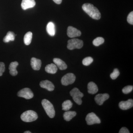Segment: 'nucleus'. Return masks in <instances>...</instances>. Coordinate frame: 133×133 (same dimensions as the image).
Wrapping results in <instances>:
<instances>
[{
	"instance_id": "nucleus-1",
	"label": "nucleus",
	"mask_w": 133,
	"mask_h": 133,
	"mask_svg": "<svg viewBox=\"0 0 133 133\" xmlns=\"http://www.w3.org/2000/svg\"><path fill=\"white\" fill-rule=\"evenodd\" d=\"M82 8L92 19L99 20L101 17V14L98 10L91 3H85L82 6Z\"/></svg>"
},
{
	"instance_id": "nucleus-2",
	"label": "nucleus",
	"mask_w": 133,
	"mask_h": 133,
	"mask_svg": "<svg viewBox=\"0 0 133 133\" xmlns=\"http://www.w3.org/2000/svg\"><path fill=\"white\" fill-rule=\"evenodd\" d=\"M21 118L22 120L24 122H32L37 119L38 115L34 111L28 110L22 114Z\"/></svg>"
},
{
	"instance_id": "nucleus-3",
	"label": "nucleus",
	"mask_w": 133,
	"mask_h": 133,
	"mask_svg": "<svg viewBox=\"0 0 133 133\" xmlns=\"http://www.w3.org/2000/svg\"><path fill=\"white\" fill-rule=\"evenodd\" d=\"M42 104L48 116L51 118H54L55 115V111L52 104L46 99H43Z\"/></svg>"
},
{
	"instance_id": "nucleus-4",
	"label": "nucleus",
	"mask_w": 133,
	"mask_h": 133,
	"mask_svg": "<svg viewBox=\"0 0 133 133\" xmlns=\"http://www.w3.org/2000/svg\"><path fill=\"white\" fill-rule=\"evenodd\" d=\"M70 94L73 98L74 102H76L77 104L81 105L82 103L81 99L84 96L83 93L79 91L78 88H74L70 92Z\"/></svg>"
},
{
	"instance_id": "nucleus-5",
	"label": "nucleus",
	"mask_w": 133,
	"mask_h": 133,
	"mask_svg": "<svg viewBox=\"0 0 133 133\" xmlns=\"http://www.w3.org/2000/svg\"><path fill=\"white\" fill-rule=\"evenodd\" d=\"M83 45V42L82 40L73 38L68 41L67 48L69 50H72L76 49H81Z\"/></svg>"
},
{
	"instance_id": "nucleus-6",
	"label": "nucleus",
	"mask_w": 133,
	"mask_h": 133,
	"mask_svg": "<svg viewBox=\"0 0 133 133\" xmlns=\"http://www.w3.org/2000/svg\"><path fill=\"white\" fill-rule=\"evenodd\" d=\"M76 79V76L73 73H67L62 78L61 83L63 85H68L74 83Z\"/></svg>"
},
{
	"instance_id": "nucleus-7",
	"label": "nucleus",
	"mask_w": 133,
	"mask_h": 133,
	"mask_svg": "<svg viewBox=\"0 0 133 133\" xmlns=\"http://www.w3.org/2000/svg\"><path fill=\"white\" fill-rule=\"evenodd\" d=\"M87 123L89 125L94 124H99L101 123L100 119L95 113L91 112L87 115L85 118Z\"/></svg>"
},
{
	"instance_id": "nucleus-8",
	"label": "nucleus",
	"mask_w": 133,
	"mask_h": 133,
	"mask_svg": "<svg viewBox=\"0 0 133 133\" xmlns=\"http://www.w3.org/2000/svg\"><path fill=\"white\" fill-rule=\"evenodd\" d=\"M17 95L19 97L24 98L26 99H30L34 96L33 92L30 88H23L18 92Z\"/></svg>"
},
{
	"instance_id": "nucleus-9",
	"label": "nucleus",
	"mask_w": 133,
	"mask_h": 133,
	"mask_svg": "<svg viewBox=\"0 0 133 133\" xmlns=\"http://www.w3.org/2000/svg\"><path fill=\"white\" fill-rule=\"evenodd\" d=\"M67 35L69 37L74 38L81 35V31L72 26H69L67 28Z\"/></svg>"
},
{
	"instance_id": "nucleus-10",
	"label": "nucleus",
	"mask_w": 133,
	"mask_h": 133,
	"mask_svg": "<svg viewBox=\"0 0 133 133\" xmlns=\"http://www.w3.org/2000/svg\"><path fill=\"white\" fill-rule=\"evenodd\" d=\"M109 95L107 93L99 94L95 96V100L97 104L101 105L104 101L109 99Z\"/></svg>"
},
{
	"instance_id": "nucleus-11",
	"label": "nucleus",
	"mask_w": 133,
	"mask_h": 133,
	"mask_svg": "<svg viewBox=\"0 0 133 133\" xmlns=\"http://www.w3.org/2000/svg\"><path fill=\"white\" fill-rule=\"evenodd\" d=\"M119 106L121 109L127 110L133 107V100L130 99L127 101H122L119 103Z\"/></svg>"
},
{
	"instance_id": "nucleus-12",
	"label": "nucleus",
	"mask_w": 133,
	"mask_h": 133,
	"mask_svg": "<svg viewBox=\"0 0 133 133\" xmlns=\"http://www.w3.org/2000/svg\"><path fill=\"white\" fill-rule=\"evenodd\" d=\"M35 0H22L21 3L22 8L24 10L33 8L35 6Z\"/></svg>"
},
{
	"instance_id": "nucleus-13",
	"label": "nucleus",
	"mask_w": 133,
	"mask_h": 133,
	"mask_svg": "<svg viewBox=\"0 0 133 133\" xmlns=\"http://www.w3.org/2000/svg\"><path fill=\"white\" fill-rule=\"evenodd\" d=\"M40 85L42 88H45L50 91H52L55 89V86L51 81L46 80L41 81Z\"/></svg>"
},
{
	"instance_id": "nucleus-14",
	"label": "nucleus",
	"mask_w": 133,
	"mask_h": 133,
	"mask_svg": "<svg viewBox=\"0 0 133 133\" xmlns=\"http://www.w3.org/2000/svg\"><path fill=\"white\" fill-rule=\"evenodd\" d=\"M31 65L33 70H39L41 69L42 62L41 59L32 57L31 59Z\"/></svg>"
},
{
	"instance_id": "nucleus-15",
	"label": "nucleus",
	"mask_w": 133,
	"mask_h": 133,
	"mask_svg": "<svg viewBox=\"0 0 133 133\" xmlns=\"http://www.w3.org/2000/svg\"><path fill=\"white\" fill-rule=\"evenodd\" d=\"M53 62L55 64L60 70H66L67 68V66L65 63L62 59L59 58H54L53 60Z\"/></svg>"
},
{
	"instance_id": "nucleus-16",
	"label": "nucleus",
	"mask_w": 133,
	"mask_h": 133,
	"mask_svg": "<svg viewBox=\"0 0 133 133\" xmlns=\"http://www.w3.org/2000/svg\"><path fill=\"white\" fill-rule=\"evenodd\" d=\"M88 91L90 94H94L98 91L97 86L93 82H90L88 84Z\"/></svg>"
},
{
	"instance_id": "nucleus-17",
	"label": "nucleus",
	"mask_w": 133,
	"mask_h": 133,
	"mask_svg": "<svg viewBox=\"0 0 133 133\" xmlns=\"http://www.w3.org/2000/svg\"><path fill=\"white\" fill-rule=\"evenodd\" d=\"M19 65L18 62H12L10 64L9 70L10 74L12 76H16L18 74V72L16 70V68Z\"/></svg>"
},
{
	"instance_id": "nucleus-18",
	"label": "nucleus",
	"mask_w": 133,
	"mask_h": 133,
	"mask_svg": "<svg viewBox=\"0 0 133 133\" xmlns=\"http://www.w3.org/2000/svg\"><path fill=\"white\" fill-rule=\"evenodd\" d=\"M45 69V71L50 74H55L57 71V66L56 64L53 63L46 65Z\"/></svg>"
},
{
	"instance_id": "nucleus-19",
	"label": "nucleus",
	"mask_w": 133,
	"mask_h": 133,
	"mask_svg": "<svg viewBox=\"0 0 133 133\" xmlns=\"http://www.w3.org/2000/svg\"><path fill=\"white\" fill-rule=\"evenodd\" d=\"M46 30L49 35L54 36L55 35V24L52 22H50L48 23L46 27Z\"/></svg>"
},
{
	"instance_id": "nucleus-20",
	"label": "nucleus",
	"mask_w": 133,
	"mask_h": 133,
	"mask_svg": "<svg viewBox=\"0 0 133 133\" xmlns=\"http://www.w3.org/2000/svg\"><path fill=\"white\" fill-rule=\"evenodd\" d=\"M77 113L74 111H68L65 112L63 114V118L66 121H69L71 120L72 118L76 116Z\"/></svg>"
},
{
	"instance_id": "nucleus-21",
	"label": "nucleus",
	"mask_w": 133,
	"mask_h": 133,
	"mask_svg": "<svg viewBox=\"0 0 133 133\" xmlns=\"http://www.w3.org/2000/svg\"><path fill=\"white\" fill-rule=\"evenodd\" d=\"M16 35L14 32L9 31L7 33L6 35L5 36L3 39V41L5 43H8L10 41H14Z\"/></svg>"
},
{
	"instance_id": "nucleus-22",
	"label": "nucleus",
	"mask_w": 133,
	"mask_h": 133,
	"mask_svg": "<svg viewBox=\"0 0 133 133\" xmlns=\"http://www.w3.org/2000/svg\"><path fill=\"white\" fill-rule=\"evenodd\" d=\"M33 34L30 31H29L25 34L24 36V42L26 45H29L31 43Z\"/></svg>"
},
{
	"instance_id": "nucleus-23",
	"label": "nucleus",
	"mask_w": 133,
	"mask_h": 133,
	"mask_svg": "<svg viewBox=\"0 0 133 133\" xmlns=\"http://www.w3.org/2000/svg\"><path fill=\"white\" fill-rule=\"evenodd\" d=\"M62 109L64 111H67L70 110L72 106V103L70 100H67L62 104Z\"/></svg>"
},
{
	"instance_id": "nucleus-24",
	"label": "nucleus",
	"mask_w": 133,
	"mask_h": 133,
	"mask_svg": "<svg viewBox=\"0 0 133 133\" xmlns=\"http://www.w3.org/2000/svg\"><path fill=\"white\" fill-rule=\"evenodd\" d=\"M104 42V39L102 37H98L93 41V44L95 46H98Z\"/></svg>"
},
{
	"instance_id": "nucleus-25",
	"label": "nucleus",
	"mask_w": 133,
	"mask_h": 133,
	"mask_svg": "<svg viewBox=\"0 0 133 133\" xmlns=\"http://www.w3.org/2000/svg\"><path fill=\"white\" fill-rule=\"evenodd\" d=\"M93 62V59L92 58L90 57H88L83 59L82 63L85 66H88L91 64Z\"/></svg>"
},
{
	"instance_id": "nucleus-26",
	"label": "nucleus",
	"mask_w": 133,
	"mask_h": 133,
	"mask_svg": "<svg viewBox=\"0 0 133 133\" xmlns=\"http://www.w3.org/2000/svg\"><path fill=\"white\" fill-rule=\"evenodd\" d=\"M120 74V72L119 70L117 69H115L114 70V71L110 74V77L112 79H115L118 77Z\"/></svg>"
},
{
	"instance_id": "nucleus-27",
	"label": "nucleus",
	"mask_w": 133,
	"mask_h": 133,
	"mask_svg": "<svg viewBox=\"0 0 133 133\" xmlns=\"http://www.w3.org/2000/svg\"><path fill=\"white\" fill-rule=\"evenodd\" d=\"M133 89L132 85H128L125 87L122 90V92L125 94H128L132 92Z\"/></svg>"
},
{
	"instance_id": "nucleus-28",
	"label": "nucleus",
	"mask_w": 133,
	"mask_h": 133,
	"mask_svg": "<svg viewBox=\"0 0 133 133\" xmlns=\"http://www.w3.org/2000/svg\"><path fill=\"white\" fill-rule=\"evenodd\" d=\"M127 21L129 24H133V12L132 11L128 15L127 17Z\"/></svg>"
},
{
	"instance_id": "nucleus-29",
	"label": "nucleus",
	"mask_w": 133,
	"mask_h": 133,
	"mask_svg": "<svg viewBox=\"0 0 133 133\" xmlns=\"http://www.w3.org/2000/svg\"><path fill=\"white\" fill-rule=\"evenodd\" d=\"M5 65L3 62H0V76H2L3 74L5 71Z\"/></svg>"
},
{
	"instance_id": "nucleus-30",
	"label": "nucleus",
	"mask_w": 133,
	"mask_h": 133,
	"mask_svg": "<svg viewBox=\"0 0 133 133\" xmlns=\"http://www.w3.org/2000/svg\"><path fill=\"white\" fill-rule=\"evenodd\" d=\"M119 133H129L128 129L126 127H122L121 129L120 130L119 132Z\"/></svg>"
},
{
	"instance_id": "nucleus-31",
	"label": "nucleus",
	"mask_w": 133,
	"mask_h": 133,
	"mask_svg": "<svg viewBox=\"0 0 133 133\" xmlns=\"http://www.w3.org/2000/svg\"><path fill=\"white\" fill-rule=\"evenodd\" d=\"M53 1L56 4H60L62 3V0H53Z\"/></svg>"
},
{
	"instance_id": "nucleus-32",
	"label": "nucleus",
	"mask_w": 133,
	"mask_h": 133,
	"mask_svg": "<svg viewBox=\"0 0 133 133\" xmlns=\"http://www.w3.org/2000/svg\"><path fill=\"white\" fill-rule=\"evenodd\" d=\"M24 133H31V132L29 131H27L24 132Z\"/></svg>"
}]
</instances>
